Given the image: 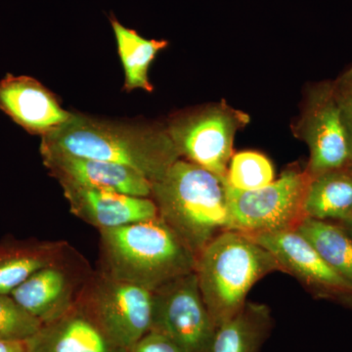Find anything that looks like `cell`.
<instances>
[{
    "instance_id": "6da1fadb",
    "label": "cell",
    "mask_w": 352,
    "mask_h": 352,
    "mask_svg": "<svg viewBox=\"0 0 352 352\" xmlns=\"http://www.w3.org/2000/svg\"><path fill=\"white\" fill-rule=\"evenodd\" d=\"M41 152L59 153L129 166L155 182L180 159L166 126L97 119L72 113L41 138Z\"/></svg>"
},
{
    "instance_id": "7a4b0ae2",
    "label": "cell",
    "mask_w": 352,
    "mask_h": 352,
    "mask_svg": "<svg viewBox=\"0 0 352 352\" xmlns=\"http://www.w3.org/2000/svg\"><path fill=\"white\" fill-rule=\"evenodd\" d=\"M98 270L150 292L195 271L196 256L159 217L99 230Z\"/></svg>"
},
{
    "instance_id": "3957f363",
    "label": "cell",
    "mask_w": 352,
    "mask_h": 352,
    "mask_svg": "<svg viewBox=\"0 0 352 352\" xmlns=\"http://www.w3.org/2000/svg\"><path fill=\"white\" fill-rule=\"evenodd\" d=\"M151 199L157 215L197 256L219 234L233 230L226 182L179 159L157 182Z\"/></svg>"
},
{
    "instance_id": "277c9868",
    "label": "cell",
    "mask_w": 352,
    "mask_h": 352,
    "mask_svg": "<svg viewBox=\"0 0 352 352\" xmlns=\"http://www.w3.org/2000/svg\"><path fill=\"white\" fill-rule=\"evenodd\" d=\"M280 271L276 259L247 234H219L197 256L195 272L204 302L215 327L236 316L254 285Z\"/></svg>"
},
{
    "instance_id": "5b68a950",
    "label": "cell",
    "mask_w": 352,
    "mask_h": 352,
    "mask_svg": "<svg viewBox=\"0 0 352 352\" xmlns=\"http://www.w3.org/2000/svg\"><path fill=\"white\" fill-rule=\"evenodd\" d=\"M250 120L248 113L221 101L177 113L166 129L180 159L226 182L236 134Z\"/></svg>"
},
{
    "instance_id": "8992f818",
    "label": "cell",
    "mask_w": 352,
    "mask_h": 352,
    "mask_svg": "<svg viewBox=\"0 0 352 352\" xmlns=\"http://www.w3.org/2000/svg\"><path fill=\"white\" fill-rule=\"evenodd\" d=\"M78 307L120 346L131 351L151 331L153 292L94 270Z\"/></svg>"
},
{
    "instance_id": "52a82bcc",
    "label": "cell",
    "mask_w": 352,
    "mask_h": 352,
    "mask_svg": "<svg viewBox=\"0 0 352 352\" xmlns=\"http://www.w3.org/2000/svg\"><path fill=\"white\" fill-rule=\"evenodd\" d=\"M310 177L291 166L261 189L241 191L226 184L233 230L249 236L296 229L305 219V194Z\"/></svg>"
},
{
    "instance_id": "ba28073f",
    "label": "cell",
    "mask_w": 352,
    "mask_h": 352,
    "mask_svg": "<svg viewBox=\"0 0 352 352\" xmlns=\"http://www.w3.org/2000/svg\"><path fill=\"white\" fill-rule=\"evenodd\" d=\"M293 133L309 150L305 168L309 177L351 166L352 138L336 101L332 80L307 88Z\"/></svg>"
},
{
    "instance_id": "9c48e42d",
    "label": "cell",
    "mask_w": 352,
    "mask_h": 352,
    "mask_svg": "<svg viewBox=\"0 0 352 352\" xmlns=\"http://www.w3.org/2000/svg\"><path fill=\"white\" fill-rule=\"evenodd\" d=\"M217 331L195 271L153 292L150 332L168 338L182 352H212Z\"/></svg>"
},
{
    "instance_id": "30bf717a",
    "label": "cell",
    "mask_w": 352,
    "mask_h": 352,
    "mask_svg": "<svg viewBox=\"0 0 352 352\" xmlns=\"http://www.w3.org/2000/svg\"><path fill=\"white\" fill-rule=\"evenodd\" d=\"M94 270L69 245L59 258L32 274L10 296L44 325L76 307Z\"/></svg>"
},
{
    "instance_id": "8fae6325",
    "label": "cell",
    "mask_w": 352,
    "mask_h": 352,
    "mask_svg": "<svg viewBox=\"0 0 352 352\" xmlns=\"http://www.w3.org/2000/svg\"><path fill=\"white\" fill-rule=\"evenodd\" d=\"M272 254L280 271L296 277L321 296H351L352 286L321 258L309 241L296 229L250 236Z\"/></svg>"
},
{
    "instance_id": "7c38bea8",
    "label": "cell",
    "mask_w": 352,
    "mask_h": 352,
    "mask_svg": "<svg viewBox=\"0 0 352 352\" xmlns=\"http://www.w3.org/2000/svg\"><path fill=\"white\" fill-rule=\"evenodd\" d=\"M41 154L44 166L61 186L106 190L151 198L152 182L129 166L59 153Z\"/></svg>"
},
{
    "instance_id": "4fadbf2b",
    "label": "cell",
    "mask_w": 352,
    "mask_h": 352,
    "mask_svg": "<svg viewBox=\"0 0 352 352\" xmlns=\"http://www.w3.org/2000/svg\"><path fill=\"white\" fill-rule=\"evenodd\" d=\"M0 110L28 133L41 138L63 126L72 115L38 80L11 74L0 80Z\"/></svg>"
},
{
    "instance_id": "5bb4252c",
    "label": "cell",
    "mask_w": 352,
    "mask_h": 352,
    "mask_svg": "<svg viewBox=\"0 0 352 352\" xmlns=\"http://www.w3.org/2000/svg\"><path fill=\"white\" fill-rule=\"evenodd\" d=\"M61 187L69 212L98 230L118 228L159 217L154 201L147 197L106 190Z\"/></svg>"
},
{
    "instance_id": "9a60e30c",
    "label": "cell",
    "mask_w": 352,
    "mask_h": 352,
    "mask_svg": "<svg viewBox=\"0 0 352 352\" xmlns=\"http://www.w3.org/2000/svg\"><path fill=\"white\" fill-rule=\"evenodd\" d=\"M25 344V352H131L110 339L78 305L44 324Z\"/></svg>"
},
{
    "instance_id": "2e32d148",
    "label": "cell",
    "mask_w": 352,
    "mask_h": 352,
    "mask_svg": "<svg viewBox=\"0 0 352 352\" xmlns=\"http://www.w3.org/2000/svg\"><path fill=\"white\" fill-rule=\"evenodd\" d=\"M66 241H11L0 244V294L11 293L34 273L59 258Z\"/></svg>"
},
{
    "instance_id": "e0dca14e",
    "label": "cell",
    "mask_w": 352,
    "mask_h": 352,
    "mask_svg": "<svg viewBox=\"0 0 352 352\" xmlns=\"http://www.w3.org/2000/svg\"><path fill=\"white\" fill-rule=\"evenodd\" d=\"M305 217L344 222L352 217V168H340L310 177L305 206Z\"/></svg>"
},
{
    "instance_id": "ac0fdd59",
    "label": "cell",
    "mask_w": 352,
    "mask_h": 352,
    "mask_svg": "<svg viewBox=\"0 0 352 352\" xmlns=\"http://www.w3.org/2000/svg\"><path fill=\"white\" fill-rule=\"evenodd\" d=\"M110 21L124 68V91L143 89L153 92L154 87L149 80L150 66L157 53L168 46V41L143 38L135 30L120 24L115 16H111Z\"/></svg>"
},
{
    "instance_id": "d6986e66",
    "label": "cell",
    "mask_w": 352,
    "mask_h": 352,
    "mask_svg": "<svg viewBox=\"0 0 352 352\" xmlns=\"http://www.w3.org/2000/svg\"><path fill=\"white\" fill-rule=\"evenodd\" d=\"M272 327L270 307L247 302L239 314L217 329L212 352H259Z\"/></svg>"
},
{
    "instance_id": "ffe728a7",
    "label": "cell",
    "mask_w": 352,
    "mask_h": 352,
    "mask_svg": "<svg viewBox=\"0 0 352 352\" xmlns=\"http://www.w3.org/2000/svg\"><path fill=\"white\" fill-rule=\"evenodd\" d=\"M296 230L309 241L325 263L352 286V239L344 227L305 217Z\"/></svg>"
},
{
    "instance_id": "44dd1931",
    "label": "cell",
    "mask_w": 352,
    "mask_h": 352,
    "mask_svg": "<svg viewBox=\"0 0 352 352\" xmlns=\"http://www.w3.org/2000/svg\"><path fill=\"white\" fill-rule=\"evenodd\" d=\"M275 179L274 168L267 157L256 151L236 153L231 157L226 182L241 191L261 189Z\"/></svg>"
},
{
    "instance_id": "7402d4cb",
    "label": "cell",
    "mask_w": 352,
    "mask_h": 352,
    "mask_svg": "<svg viewBox=\"0 0 352 352\" xmlns=\"http://www.w3.org/2000/svg\"><path fill=\"white\" fill-rule=\"evenodd\" d=\"M43 326V322L21 307L12 296L0 294V340L25 342Z\"/></svg>"
},
{
    "instance_id": "603a6c76",
    "label": "cell",
    "mask_w": 352,
    "mask_h": 352,
    "mask_svg": "<svg viewBox=\"0 0 352 352\" xmlns=\"http://www.w3.org/2000/svg\"><path fill=\"white\" fill-rule=\"evenodd\" d=\"M332 82L336 101L352 138V64Z\"/></svg>"
},
{
    "instance_id": "cb8c5ba5",
    "label": "cell",
    "mask_w": 352,
    "mask_h": 352,
    "mask_svg": "<svg viewBox=\"0 0 352 352\" xmlns=\"http://www.w3.org/2000/svg\"><path fill=\"white\" fill-rule=\"evenodd\" d=\"M131 352H182L168 338L156 332H149L139 340Z\"/></svg>"
},
{
    "instance_id": "d4e9b609",
    "label": "cell",
    "mask_w": 352,
    "mask_h": 352,
    "mask_svg": "<svg viewBox=\"0 0 352 352\" xmlns=\"http://www.w3.org/2000/svg\"><path fill=\"white\" fill-rule=\"evenodd\" d=\"M0 352H25V342L0 340Z\"/></svg>"
},
{
    "instance_id": "484cf974",
    "label": "cell",
    "mask_w": 352,
    "mask_h": 352,
    "mask_svg": "<svg viewBox=\"0 0 352 352\" xmlns=\"http://www.w3.org/2000/svg\"><path fill=\"white\" fill-rule=\"evenodd\" d=\"M342 226L344 227V230H346L347 234L351 236L352 239V217L346 220V221L342 222Z\"/></svg>"
},
{
    "instance_id": "4316f807",
    "label": "cell",
    "mask_w": 352,
    "mask_h": 352,
    "mask_svg": "<svg viewBox=\"0 0 352 352\" xmlns=\"http://www.w3.org/2000/svg\"><path fill=\"white\" fill-rule=\"evenodd\" d=\"M351 168H352V164H351Z\"/></svg>"
}]
</instances>
